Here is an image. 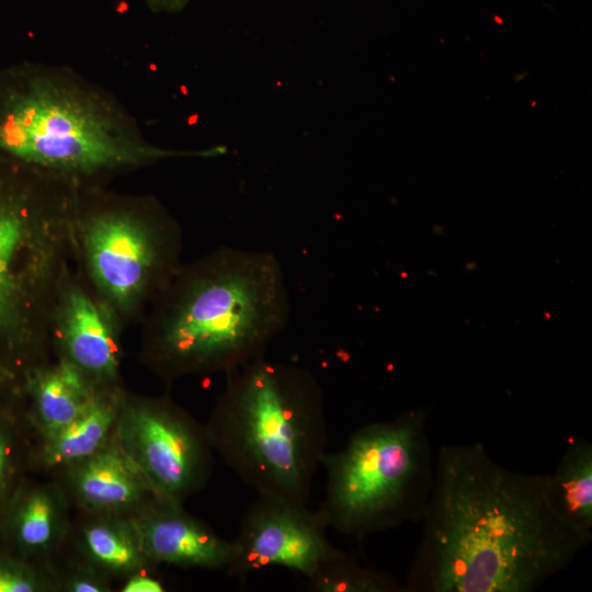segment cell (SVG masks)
Instances as JSON below:
<instances>
[{"label":"cell","mask_w":592,"mask_h":592,"mask_svg":"<svg viewBox=\"0 0 592 592\" xmlns=\"http://www.w3.org/2000/svg\"><path fill=\"white\" fill-rule=\"evenodd\" d=\"M0 153L65 179L90 177L203 151L152 146L100 95L57 76L32 72L0 84Z\"/></svg>","instance_id":"cell-4"},{"label":"cell","mask_w":592,"mask_h":592,"mask_svg":"<svg viewBox=\"0 0 592 592\" xmlns=\"http://www.w3.org/2000/svg\"><path fill=\"white\" fill-rule=\"evenodd\" d=\"M327 528L307 503L258 496L241 519L234 539L236 556L226 574L243 581L253 572L281 566L308 579L323 562L345 553L328 540Z\"/></svg>","instance_id":"cell-9"},{"label":"cell","mask_w":592,"mask_h":592,"mask_svg":"<svg viewBox=\"0 0 592 592\" xmlns=\"http://www.w3.org/2000/svg\"><path fill=\"white\" fill-rule=\"evenodd\" d=\"M151 303L147 355L169 378L227 373L263 356L291 316L277 258L234 247L180 266Z\"/></svg>","instance_id":"cell-2"},{"label":"cell","mask_w":592,"mask_h":592,"mask_svg":"<svg viewBox=\"0 0 592 592\" xmlns=\"http://www.w3.org/2000/svg\"><path fill=\"white\" fill-rule=\"evenodd\" d=\"M81 462L75 487L79 498L92 508L118 509L139 501L147 492L156 494L123 448L100 449Z\"/></svg>","instance_id":"cell-12"},{"label":"cell","mask_w":592,"mask_h":592,"mask_svg":"<svg viewBox=\"0 0 592 592\" xmlns=\"http://www.w3.org/2000/svg\"><path fill=\"white\" fill-rule=\"evenodd\" d=\"M155 11L175 12L184 8L187 0H147Z\"/></svg>","instance_id":"cell-22"},{"label":"cell","mask_w":592,"mask_h":592,"mask_svg":"<svg viewBox=\"0 0 592 592\" xmlns=\"http://www.w3.org/2000/svg\"><path fill=\"white\" fill-rule=\"evenodd\" d=\"M307 580L314 592H405L394 576L363 566L346 551L323 562Z\"/></svg>","instance_id":"cell-16"},{"label":"cell","mask_w":592,"mask_h":592,"mask_svg":"<svg viewBox=\"0 0 592 592\" xmlns=\"http://www.w3.org/2000/svg\"><path fill=\"white\" fill-rule=\"evenodd\" d=\"M162 583L149 576L138 574L130 578L123 587V592H162Z\"/></svg>","instance_id":"cell-20"},{"label":"cell","mask_w":592,"mask_h":592,"mask_svg":"<svg viewBox=\"0 0 592 592\" xmlns=\"http://www.w3.org/2000/svg\"><path fill=\"white\" fill-rule=\"evenodd\" d=\"M75 236L78 259L116 319L139 312L181 266L180 228L156 206L78 208Z\"/></svg>","instance_id":"cell-7"},{"label":"cell","mask_w":592,"mask_h":592,"mask_svg":"<svg viewBox=\"0 0 592 592\" xmlns=\"http://www.w3.org/2000/svg\"><path fill=\"white\" fill-rule=\"evenodd\" d=\"M33 390L46 437L77 418L94 395L89 377L67 358L37 374Z\"/></svg>","instance_id":"cell-14"},{"label":"cell","mask_w":592,"mask_h":592,"mask_svg":"<svg viewBox=\"0 0 592 592\" xmlns=\"http://www.w3.org/2000/svg\"><path fill=\"white\" fill-rule=\"evenodd\" d=\"M405 592H533L591 537L556 509L546 474L508 469L480 443L442 446Z\"/></svg>","instance_id":"cell-1"},{"label":"cell","mask_w":592,"mask_h":592,"mask_svg":"<svg viewBox=\"0 0 592 592\" xmlns=\"http://www.w3.org/2000/svg\"><path fill=\"white\" fill-rule=\"evenodd\" d=\"M121 439L123 449L161 500L181 503L208 477L214 449L206 429L167 400L126 409Z\"/></svg>","instance_id":"cell-8"},{"label":"cell","mask_w":592,"mask_h":592,"mask_svg":"<svg viewBox=\"0 0 592 592\" xmlns=\"http://www.w3.org/2000/svg\"><path fill=\"white\" fill-rule=\"evenodd\" d=\"M145 556L182 567L225 570L234 560V540L219 537L208 526L185 514L180 503L159 500L135 526Z\"/></svg>","instance_id":"cell-11"},{"label":"cell","mask_w":592,"mask_h":592,"mask_svg":"<svg viewBox=\"0 0 592 592\" xmlns=\"http://www.w3.org/2000/svg\"><path fill=\"white\" fill-rule=\"evenodd\" d=\"M78 207L60 187L26 189L0 177V338L55 332L78 258Z\"/></svg>","instance_id":"cell-6"},{"label":"cell","mask_w":592,"mask_h":592,"mask_svg":"<svg viewBox=\"0 0 592 592\" xmlns=\"http://www.w3.org/2000/svg\"><path fill=\"white\" fill-rule=\"evenodd\" d=\"M226 375L205 428L213 449L258 496L307 503L328 442L318 379L264 356Z\"/></svg>","instance_id":"cell-3"},{"label":"cell","mask_w":592,"mask_h":592,"mask_svg":"<svg viewBox=\"0 0 592 592\" xmlns=\"http://www.w3.org/2000/svg\"><path fill=\"white\" fill-rule=\"evenodd\" d=\"M115 412L111 400L94 394L77 418L47 437L46 464L58 466L81 462L99 452L115 420Z\"/></svg>","instance_id":"cell-15"},{"label":"cell","mask_w":592,"mask_h":592,"mask_svg":"<svg viewBox=\"0 0 592 592\" xmlns=\"http://www.w3.org/2000/svg\"><path fill=\"white\" fill-rule=\"evenodd\" d=\"M426 409L365 424L342 449L325 453V498L317 509L328 528L363 540L407 522H420L435 474Z\"/></svg>","instance_id":"cell-5"},{"label":"cell","mask_w":592,"mask_h":592,"mask_svg":"<svg viewBox=\"0 0 592 592\" xmlns=\"http://www.w3.org/2000/svg\"><path fill=\"white\" fill-rule=\"evenodd\" d=\"M548 491L558 512L592 538V444L576 440L566 447L556 470L547 475Z\"/></svg>","instance_id":"cell-13"},{"label":"cell","mask_w":592,"mask_h":592,"mask_svg":"<svg viewBox=\"0 0 592 592\" xmlns=\"http://www.w3.org/2000/svg\"><path fill=\"white\" fill-rule=\"evenodd\" d=\"M84 546L94 560L115 570L136 568L146 557L136 534L110 524L90 525L84 531Z\"/></svg>","instance_id":"cell-17"},{"label":"cell","mask_w":592,"mask_h":592,"mask_svg":"<svg viewBox=\"0 0 592 592\" xmlns=\"http://www.w3.org/2000/svg\"><path fill=\"white\" fill-rule=\"evenodd\" d=\"M56 514L53 499L46 492L32 494L20 511L18 535L27 547L47 546L55 531Z\"/></svg>","instance_id":"cell-18"},{"label":"cell","mask_w":592,"mask_h":592,"mask_svg":"<svg viewBox=\"0 0 592 592\" xmlns=\"http://www.w3.org/2000/svg\"><path fill=\"white\" fill-rule=\"evenodd\" d=\"M116 317L73 276L68 282L57 310L55 333L67 360L88 377L112 379L118 369Z\"/></svg>","instance_id":"cell-10"},{"label":"cell","mask_w":592,"mask_h":592,"mask_svg":"<svg viewBox=\"0 0 592 592\" xmlns=\"http://www.w3.org/2000/svg\"><path fill=\"white\" fill-rule=\"evenodd\" d=\"M75 592H100L103 591V585L90 578L73 579L69 585Z\"/></svg>","instance_id":"cell-21"},{"label":"cell","mask_w":592,"mask_h":592,"mask_svg":"<svg viewBox=\"0 0 592 592\" xmlns=\"http://www.w3.org/2000/svg\"><path fill=\"white\" fill-rule=\"evenodd\" d=\"M8 465V442L3 433L0 431V490L3 485Z\"/></svg>","instance_id":"cell-23"},{"label":"cell","mask_w":592,"mask_h":592,"mask_svg":"<svg viewBox=\"0 0 592 592\" xmlns=\"http://www.w3.org/2000/svg\"><path fill=\"white\" fill-rule=\"evenodd\" d=\"M34 581L25 574L0 567V592H32Z\"/></svg>","instance_id":"cell-19"}]
</instances>
